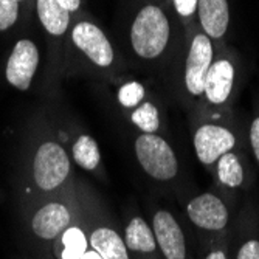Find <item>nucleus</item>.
<instances>
[{"label": "nucleus", "instance_id": "f03ea898", "mask_svg": "<svg viewBox=\"0 0 259 259\" xmlns=\"http://www.w3.org/2000/svg\"><path fill=\"white\" fill-rule=\"evenodd\" d=\"M168 40L169 22L166 16L158 7H145L132 23L131 42L134 52L145 59H152L163 53Z\"/></svg>", "mask_w": 259, "mask_h": 259}, {"label": "nucleus", "instance_id": "6ab92c4d", "mask_svg": "<svg viewBox=\"0 0 259 259\" xmlns=\"http://www.w3.org/2000/svg\"><path fill=\"white\" fill-rule=\"evenodd\" d=\"M132 121L145 134H154L160 126L158 110L154 104L145 103L135 109V112L132 113Z\"/></svg>", "mask_w": 259, "mask_h": 259}, {"label": "nucleus", "instance_id": "bb28decb", "mask_svg": "<svg viewBox=\"0 0 259 259\" xmlns=\"http://www.w3.org/2000/svg\"><path fill=\"white\" fill-rule=\"evenodd\" d=\"M79 259H103V257H101L95 250H92V248L89 247V248L85 250V253H84Z\"/></svg>", "mask_w": 259, "mask_h": 259}, {"label": "nucleus", "instance_id": "6e6552de", "mask_svg": "<svg viewBox=\"0 0 259 259\" xmlns=\"http://www.w3.org/2000/svg\"><path fill=\"white\" fill-rule=\"evenodd\" d=\"M211 59H213V47H211L209 37L205 34H197L191 44L185 68L186 89L193 95L203 93L205 78L211 67Z\"/></svg>", "mask_w": 259, "mask_h": 259}, {"label": "nucleus", "instance_id": "dca6fc26", "mask_svg": "<svg viewBox=\"0 0 259 259\" xmlns=\"http://www.w3.org/2000/svg\"><path fill=\"white\" fill-rule=\"evenodd\" d=\"M37 14L44 28L53 36H61L67 31L70 13L58 0H37Z\"/></svg>", "mask_w": 259, "mask_h": 259}, {"label": "nucleus", "instance_id": "f8f14e48", "mask_svg": "<svg viewBox=\"0 0 259 259\" xmlns=\"http://www.w3.org/2000/svg\"><path fill=\"white\" fill-rule=\"evenodd\" d=\"M233 78H234V68L228 61L221 59L216 61L214 64H211L203 87V93L206 95L208 101L213 104L225 103L233 89Z\"/></svg>", "mask_w": 259, "mask_h": 259}, {"label": "nucleus", "instance_id": "2eb2a0df", "mask_svg": "<svg viewBox=\"0 0 259 259\" xmlns=\"http://www.w3.org/2000/svg\"><path fill=\"white\" fill-rule=\"evenodd\" d=\"M56 241L55 251L58 259H79L90 247L85 230L76 222L70 224Z\"/></svg>", "mask_w": 259, "mask_h": 259}, {"label": "nucleus", "instance_id": "20e7f679", "mask_svg": "<svg viewBox=\"0 0 259 259\" xmlns=\"http://www.w3.org/2000/svg\"><path fill=\"white\" fill-rule=\"evenodd\" d=\"M135 154L140 166L149 177L164 182L177 176V157L161 137L154 134L140 135L135 140Z\"/></svg>", "mask_w": 259, "mask_h": 259}, {"label": "nucleus", "instance_id": "9b49d317", "mask_svg": "<svg viewBox=\"0 0 259 259\" xmlns=\"http://www.w3.org/2000/svg\"><path fill=\"white\" fill-rule=\"evenodd\" d=\"M89 245L103 259H131L124 239L110 225L97 224L89 231Z\"/></svg>", "mask_w": 259, "mask_h": 259}, {"label": "nucleus", "instance_id": "5701e85b", "mask_svg": "<svg viewBox=\"0 0 259 259\" xmlns=\"http://www.w3.org/2000/svg\"><path fill=\"white\" fill-rule=\"evenodd\" d=\"M174 5H176V10L180 16L188 17L196 11L197 0H174Z\"/></svg>", "mask_w": 259, "mask_h": 259}, {"label": "nucleus", "instance_id": "ddd939ff", "mask_svg": "<svg viewBox=\"0 0 259 259\" xmlns=\"http://www.w3.org/2000/svg\"><path fill=\"white\" fill-rule=\"evenodd\" d=\"M124 244L129 251V257L131 254L151 257L158 248L152 228L140 216H135L127 222L124 230Z\"/></svg>", "mask_w": 259, "mask_h": 259}, {"label": "nucleus", "instance_id": "4be33fe9", "mask_svg": "<svg viewBox=\"0 0 259 259\" xmlns=\"http://www.w3.org/2000/svg\"><path fill=\"white\" fill-rule=\"evenodd\" d=\"M238 259H259V241L248 239L238 251Z\"/></svg>", "mask_w": 259, "mask_h": 259}, {"label": "nucleus", "instance_id": "a211bd4d", "mask_svg": "<svg viewBox=\"0 0 259 259\" xmlns=\"http://www.w3.org/2000/svg\"><path fill=\"white\" fill-rule=\"evenodd\" d=\"M218 176L219 180L228 188L241 186L244 182V169L241 166L239 158L231 152L224 154L218 160Z\"/></svg>", "mask_w": 259, "mask_h": 259}, {"label": "nucleus", "instance_id": "1a4fd4ad", "mask_svg": "<svg viewBox=\"0 0 259 259\" xmlns=\"http://www.w3.org/2000/svg\"><path fill=\"white\" fill-rule=\"evenodd\" d=\"M236 143L234 135L221 126L205 124L197 129L194 135V148L197 158L203 164H213L224 154L230 152Z\"/></svg>", "mask_w": 259, "mask_h": 259}, {"label": "nucleus", "instance_id": "393cba45", "mask_svg": "<svg viewBox=\"0 0 259 259\" xmlns=\"http://www.w3.org/2000/svg\"><path fill=\"white\" fill-rule=\"evenodd\" d=\"M58 2L70 13V11H76L81 5V0H58Z\"/></svg>", "mask_w": 259, "mask_h": 259}, {"label": "nucleus", "instance_id": "9d476101", "mask_svg": "<svg viewBox=\"0 0 259 259\" xmlns=\"http://www.w3.org/2000/svg\"><path fill=\"white\" fill-rule=\"evenodd\" d=\"M72 39L78 49L89 56L92 62L100 67H107L113 61L112 45L106 34L90 22H81L73 28Z\"/></svg>", "mask_w": 259, "mask_h": 259}, {"label": "nucleus", "instance_id": "cd10ccee", "mask_svg": "<svg viewBox=\"0 0 259 259\" xmlns=\"http://www.w3.org/2000/svg\"><path fill=\"white\" fill-rule=\"evenodd\" d=\"M16 2H20V0H16Z\"/></svg>", "mask_w": 259, "mask_h": 259}, {"label": "nucleus", "instance_id": "b1692460", "mask_svg": "<svg viewBox=\"0 0 259 259\" xmlns=\"http://www.w3.org/2000/svg\"><path fill=\"white\" fill-rule=\"evenodd\" d=\"M250 140H251V148H253V152L259 161V118H256L251 124V129H250Z\"/></svg>", "mask_w": 259, "mask_h": 259}, {"label": "nucleus", "instance_id": "7ed1b4c3", "mask_svg": "<svg viewBox=\"0 0 259 259\" xmlns=\"http://www.w3.org/2000/svg\"><path fill=\"white\" fill-rule=\"evenodd\" d=\"M75 219L72 203L49 197L37 203L28 219L31 236L40 244L55 242Z\"/></svg>", "mask_w": 259, "mask_h": 259}, {"label": "nucleus", "instance_id": "0eeeda50", "mask_svg": "<svg viewBox=\"0 0 259 259\" xmlns=\"http://www.w3.org/2000/svg\"><path fill=\"white\" fill-rule=\"evenodd\" d=\"M186 214L196 227L209 231L224 230L230 219L227 205L211 193L194 197L186 206Z\"/></svg>", "mask_w": 259, "mask_h": 259}, {"label": "nucleus", "instance_id": "412c9836", "mask_svg": "<svg viewBox=\"0 0 259 259\" xmlns=\"http://www.w3.org/2000/svg\"><path fill=\"white\" fill-rule=\"evenodd\" d=\"M19 14V2L16 0H0V31L14 25Z\"/></svg>", "mask_w": 259, "mask_h": 259}, {"label": "nucleus", "instance_id": "4468645a", "mask_svg": "<svg viewBox=\"0 0 259 259\" xmlns=\"http://www.w3.org/2000/svg\"><path fill=\"white\" fill-rule=\"evenodd\" d=\"M203 30L211 37H222L228 28L230 11L227 0H197Z\"/></svg>", "mask_w": 259, "mask_h": 259}, {"label": "nucleus", "instance_id": "39448f33", "mask_svg": "<svg viewBox=\"0 0 259 259\" xmlns=\"http://www.w3.org/2000/svg\"><path fill=\"white\" fill-rule=\"evenodd\" d=\"M152 231L164 259H186L183 230L166 209H158L152 218Z\"/></svg>", "mask_w": 259, "mask_h": 259}, {"label": "nucleus", "instance_id": "423d86ee", "mask_svg": "<svg viewBox=\"0 0 259 259\" xmlns=\"http://www.w3.org/2000/svg\"><path fill=\"white\" fill-rule=\"evenodd\" d=\"M39 64L37 47L28 40L22 39L16 44L13 53L7 64V79L19 90H28L36 68Z\"/></svg>", "mask_w": 259, "mask_h": 259}, {"label": "nucleus", "instance_id": "aec40b11", "mask_svg": "<svg viewBox=\"0 0 259 259\" xmlns=\"http://www.w3.org/2000/svg\"><path fill=\"white\" fill-rule=\"evenodd\" d=\"M145 98V89L140 82H127L120 89L118 100L124 107H135Z\"/></svg>", "mask_w": 259, "mask_h": 259}, {"label": "nucleus", "instance_id": "a878e982", "mask_svg": "<svg viewBox=\"0 0 259 259\" xmlns=\"http://www.w3.org/2000/svg\"><path fill=\"white\" fill-rule=\"evenodd\" d=\"M205 259H227V254L224 250H213V251H209L206 254Z\"/></svg>", "mask_w": 259, "mask_h": 259}, {"label": "nucleus", "instance_id": "f257e3e1", "mask_svg": "<svg viewBox=\"0 0 259 259\" xmlns=\"http://www.w3.org/2000/svg\"><path fill=\"white\" fill-rule=\"evenodd\" d=\"M68 176L70 160L65 149L53 141L42 143L37 148L31 164V183L34 190L33 194L49 199L65 185Z\"/></svg>", "mask_w": 259, "mask_h": 259}, {"label": "nucleus", "instance_id": "f3484780", "mask_svg": "<svg viewBox=\"0 0 259 259\" xmlns=\"http://www.w3.org/2000/svg\"><path fill=\"white\" fill-rule=\"evenodd\" d=\"M73 158L78 166L85 171H95L100 164L101 155L97 141L89 135H81L73 145Z\"/></svg>", "mask_w": 259, "mask_h": 259}]
</instances>
